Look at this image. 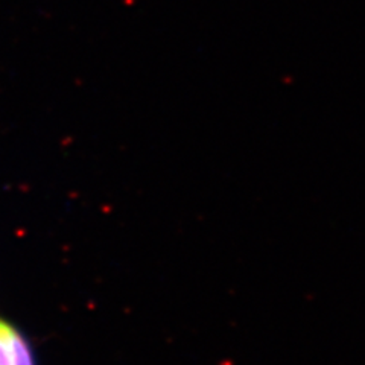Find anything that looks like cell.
Listing matches in <instances>:
<instances>
[{
    "instance_id": "6da1fadb",
    "label": "cell",
    "mask_w": 365,
    "mask_h": 365,
    "mask_svg": "<svg viewBox=\"0 0 365 365\" xmlns=\"http://www.w3.org/2000/svg\"><path fill=\"white\" fill-rule=\"evenodd\" d=\"M0 365H36L26 338L4 319H0Z\"/></svg>"
}]
</instances>
